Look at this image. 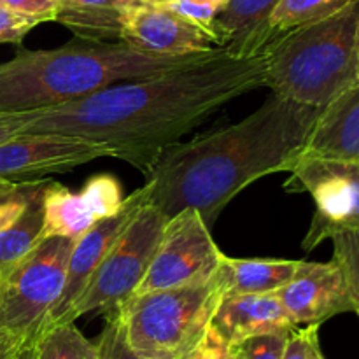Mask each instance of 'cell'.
I'll return each instance as SVG.
<instances>
[{
  "instance_id": "cell-2",
  "label": "cell",
  "mask_w": 359,
  "mask_h": 359,
  "mask_svg": "<svg viewBox=\"0 0 359 359\" xmlns=\"http://www.w3.org/2000/svg\"><path fill=\"white\" fill-rule=\"evenodd\" d=\"M319 112L272 93L242 121L172 144L146 175L147 203L165 217L195 209L212 228L242 189L293 168Z\"/></svg>"
},
{
  "instance_id": "cell-4",
  "label": "cell",
  "mask_w": 359,
  "mask_h": 359,
  "mask_svg": "<svg viewBox=\"0 0 359 359\" xmlns=\"http://www.w3.org/2000/svg\"><path fill=\"white\" fill-rule=\"evenodd\" d=\"M263 55L265 86L280 97L323 111L359 81V0L287 32Z\"/></svg>"
},
{
  "instance_id": "cell-26",
  "label": "cell",
  "mask_w": 359,
  "mask_h": 359,
  "mask_svg": "<svg viewBox=\"0 0 359 359\" xmlns=\"http://www.w3.org/2000/svg\"><path fill=\"white\" fill-rule=\"evenodd\" d=\"M105 319V326L97 339L98 358L100 359H149L142 358L130 349L126 344L125 333H123L121 321L118 318V312H109Z\"/></svg>"
},
{
  "instance_id": "cell-8",
  "label": "cell",
  "mask_w": 359,
  "mask_h": 359,
  "mask_svg": "<svg viewBox=\"0 0 359 359\" xmlns=\"http://www.w3.org/2000/svg\"><path fill=\"white\" fill-rule=\"evenodd\" d=\"M284 188L307 191L316 203L304 249L319 244L344 230H359V163L300 156L290 170Z\"/></svg>"
},
{
  "instance_id": "cell-24",
  "label": "cell",
  "mask_w": 359,
  "mask_h": 359,
  "mask_svg": "<svg viewBox=\"0 0 359 359\" xmlns=\"http://www.w3.org/2000/svg\"><path fill=\"white\" fill-rule=\"evenodd\" d=\"M333 262L340 266L353 300L354 314L359 316V230H344L332 237Z\"/></svg>"
},
{
  "instance_id": "cell-11",
  "label": "cell",
  "mask_w": 359,
  "mask_h": 359,
  "mask_svg": "<svg viewBox=\"0 0 359 359\" xmlns=\"http://www.w3.org/2000/svg\"><path fill=\"white\" fill-rule=\"evenodd\" d=\"M146 203L147 188L144 184L142 188L135 189L132 195L126 196L121 210L118 214L98 221L86 233L76 238L72 251H70L69 263H67L63 291L60 294V300L53 307L49 318L46 319L42 330L51 328V326L56 325H63V323H72L70 321V316H72L74 307H76L79 298L86 291L88 284L93 279L95 272L100 266V263L104 262L111 245L114 244L119 233L125 230L126 224L133 219V216L139 212L140 207H144Z\"/></svg>"
},
{
  "instance_id": "cell-39",
  "label": "cell",
  "mask_w": 359,
  "mask_h": 359,
  "mask_svg": "<svg viewBox=\"0 0 359 359\" xmlns=\"http://www.w3.org/2000/svg\"><path fill=\"white\" fill-rule=\"evenodd\" d=\"M20 359H27V356H25V347H23V349H21V353H20Z\"/></svg>"
},
{
  "instance_id": "cell-31",
  "label": "cell",
  "mask_w": 359,
  "mask_h": 359,
  "mask_svg": "<svg viewBox=\"0 0 359 359\" xmlns=\"http://www.w3.org/2000/svg\"><path fill=\"white\" fill-rule=\"evenodd\" d=\"M181 359H231L230 346L209 326L200 342Z\"/></svg>"
},
{
  "instance_id": "cell-40",
  "label": "cell",
  "mask_w": 359,
  "mask_h": 359,
  "mask_svg": "<svg viewBox=\"0 0 359 359\" xmlns=\"http://www.w3.org/2000/svg\"><path fill=\"white\" fill-rule=\"evenodd\" d=\"M20 353H21V351H20ZM20 353H18L16 356H14V358H11V359H20Z\"/></svg>"
},
{
  "instance_id": "cell-43",
  "label": "cell",
  "mask_w": 359,
  "mask_h": 359,
  "mask_svg": "<svg viewBox=\"0 0 359 359\" xmlns=\"http://www.w3.org/2000/svg\"><path fill=\"white\" fill-rule=\"evenodd\" d=\"M0 6H4V4H2V0H0Z\"/></svg>"
},
{
  "instance_id": "cell-30",
  "label": "cell",
  "mask_w": 359,
  "mask_h": 359,
  "mask_svg": "<svg viewBox=\"0 0 359 359\" xmlns=\"http://www.w3.org/2000/svg\"><path fill=\"white\" fill-rule=\"evenodd\" d=\"M2 4L14 13L34 18L39 23L55 21L60 7V0H2Z\"/></svg>"
},
{
  "instance_id": "cell-14",
  "label": "cell",
  "mask_w": 359,
  "mask_h": 359,
  "mask_svg": "<svg viewBox=\"0 0 359 359\" xmlns=\"http://www.w3.org/2000/svg\"><path fill=\"white\" fill-rule=\"evenodd\" d=\"M210 328L228 344L266 333H290L294 323L276 293L223 294L210 319Z\"/></svg>"
},
{
  "instance_id": "cell-1",
  "label": "cell",
  "mask_w": 359,
  "mask_h": 359,
  "mask_svg": "<svg viewBox=\"0 0 359 359\" xmlns=\"http://www.w3.org/2000/svg\"><path fill=\"white\" fill-rule=\"evenodd\" d=\"M265 83V55L231 58L223 49H214L167 72L42 109L25 133H60L102 144L111 151V158L147 175L167 147L228 102Z\"/></svg>"
},
{
  "instance_id": "cell-18",
  "label": "cell",
  "mask_w": 359,
  "mask_h": 359,
  "mask_svg": "<svg viewBox=\"0 0 359 359\" xmlns=\"http://www.w3.org/2000/svg\"><path fill=\"white\" fill-rule=\"evenodd\" d=\"M48 181H35L20 216L0 231V276L23 259L44 238V189Z\"/></svg>"
},
{
  "instance_id": "cell-32",
  "label": "cell",
  "mask_w": 359,
  "mask_h": 359,
  "mask_svg": "<svg viewBox=\"0 0 359 359\" xmlns=\"http://www.w3.org/2000/svg\"><path fill=\"white\" fill-rule=\"evenodd\" d=\"M41 111L42 109H39V111H20V112L0 111V144L27 132L30 123L37 118V114Z\"/></svg>"
},
{
  "instance_id": "cell-16",
  "label": "cell",
  "mask_w": 359,
  "mask_h": 359,
  "mask_svg": "<svg viewBox=\"0 0 359 359\" xmlns=\"http://www.w3.org/2000/svg\"><path fill=\"white\" fill-rule=\"evenodd\" d=\"M300 156L359 163V81L319 112Z\"/></svg>"
},
{
  "instance_id": "cell-7",
  "label": "cell",
  "mask_w": 359,
  "mask_h": 359,
  "mask_svg": "<svg viewBox=\"0 0 359 359\" xmlns=\"http://www.w3.org/2000/svg\"><path fill=\"white\" fill-rule=\"evenodd\" d=\"M167 221L168 217L151 203L140 207L105 255L86 291L74 307L70 321L74 323L91 312L109 314L118 311L135 294L146 277Z\"/></svg>"
},
{
  "instance_id": "cell-33",
  "label": "cell",
  "mask_w": 359,
  "mask_h": 359,
  "mask_svg": "<svg viewBox=\"0 0 359 359\" xmlns=\"http://www.w3.org/2000/svg\"><path fill=\"white\" fill-rule=\"evenodd\" d=\"M34 182L35 181L23 182V186H21V189L16 193V195L11 196V198L0 200V231H2L6 226H9V224L20 216L25 203H27V196L28 193H30V188Z\"/></svg>"
},
{
  "instance_id": "cell-36",
  "label": "cell",
  "mask_w": 359,
  "mask_h": 359,
  "mask_svg": "<svg viewBox=\"0 0 359 359\" xmlns=\"http://www.w3.org/2000/svg\"><path fill=\"white\" fill-rule=\"evenodd\" d=\"M23 182H11V181H4L0 179V200L11 198V196L16 195L18 191L21 189Z\"/></svg>"
},
{
  "instance_id": "cell-25",
  "label": "cell",
  "mask_w": 359,
  "mask_h": 359,
  "mask_svg": "<svg viewBox=\"0 0 359 359\" xmlns=\"http://www.w3.org/2000/svg\"><path fill=\"white\" fill-rule=\"evenodd\" d=\"M290 333H266V335L249 337L242 342L230 346L231 359H283L284 346Z\"/></svg>"
},
{
  "instance_id": "cell-23",
  "label": "cell",
  "mask_w": 359,
  "mask_h": 359,
  "mask_svg": "<svg viewBox=\"0 0 359 359\" xmlns=\"http://www.w3.org/2000/svg\"><path fill=\"white\" fill-rule=\"evenodd\" d=\"M88 205L93 210L98 221L111 217L121 210L125 196H123L121 182L112 174H97L86 181L81 189Z\"/></svg>"
},
{
  "instance_id": "cell-27",
  "label": "cell",
  "mask_w": 359,
  "mask_h": 359,
  "mask_svg": "<svg viewBox=\"0 0 359 359\" xmlns=\"http://www.w3.org/2000/svg\"><path fill=\"white\" fill-rule=\"evenodd\" d=\"M160 4L210 32V25H212L223 0H167V2Z\"/></svg>"
},
{
  "instance_id": "cell-29",
  "label": "cell",
  "mask_w": 359,
  "mask_h": 359,
  "mask_svg": "<svg viewBox=\"0 0 359 359\" xmlns=\"http://www.w3.org/2000/svg\"><path fill=\"white\" fill-rule=\"evenodd\" d=\"M39 21L0 6V44H21L25 35L37 27Z\"/></svg>"
},
{
  "instance_id": "cell-37",
  "label": "cell",
  "mask_w": 359,
  "mask_h": 359,
  "mask_svg": "<svg viewBox=\"0 0 359 359\" xmlns=\"http://www.w3.org/2000/svg\"><path fill=\"white\" fill-rule=\"evenodd\" d=\"M118 2L125 7H139V6H149V4H158L160 0H118Z\"/></svg>"
},
{
  "instance_id": "cell-38",
  "label": "cell",
  "mask_w": 359,
  "mask_h": 359,
  "mask_svg": "<svg viewBox=\"0 0 359 359\" xmlns=\"http://www.w3.org/2000/svg\"><path fill=\"white\" fill-rule=\"evenodd\" d=\"M312 359H326L325 354H323V351H321V346L316 347L314 354H312Z\"/></svg>"
},
{
  "instance_id": "cell-41",
  "label": "cell",
  "mask_w": 359,
  "mask_h": 359,
  "mask_svg": "<svg viewBox=\"0 0 359 359\" xmlns=\"http://www.w3.org/2000/svg\"><path fill=\"white\" fill-rule=\"evenodd\" d=\"M358 72H359V56H358Z\"/></svg>"
},
{
  "instance_id": "cell-42",
  "label": "cell",
  "mask_w": 359,
  "mask_h": 359,
  "mask_svg": "<svg viewBox=\"0 0 359 359\" xmlns=\"http://www.w3.org/2000/svg\"><path fill=\"white\" fill-rule=\"evenodd\" d=\"M160 2H167V0H160ZM160 2H158V4H160Z\"/></svg>"
},
{
  "instance_id": "cell-5",
  "label": "cell",
  "mask_w": 359,
  "mask_h": 359,
  "mask_svg": "<svg viewBox=\"0 0 359 359\" xmlns=\"http://www.w3.org/2000/svg\"><path fill=\"white\" fill-rule=\"evenodd\" d=\"M221 293L216 279L135 293L118 309L126 344L149 359H181L210 326Z\"/></svg>"
},
{
  "instance_id": "cell-19",
  "label": "cell",
  "mask_w": 359,
  "mask_h": 359,
  "mask_svg": "<svg viewBox=\"0 0 359 359\" xmlns=\"http://www.w3.org/2000/svg\"><path fill=\"white\" fill-rule=\"evenodd\" d=\"M98 219L83 193L49 182L44 189V237L79 238Z\"/></svg>"
},
{
  "instance_id": "cell-34",
  "label": "cell",
  "mask_w": 359,
  "mask_h": 359,
  "mask_svg": "<svg viewBox=\"0 0 359 359\" xmlns=\"http://www.w3.org/2000/svg\"><path fill=\"white\" fill-rule=\"evenodd\" d=\"M118 6H121L118 0H60V7H72V9H97V7Z\"/></svg>"
},
{
  "instance_id": "cell-21",
  "label": "cell",
  "mask_w": 359,
  "mask_h": 359,
  "mask_svg": "<svg viewBox=\"0 0 359 359\" xmlns=\"http://www.w3.org/2000/svg\"><path fill=\"white\" fill-rule=\"evenodd\" d=\"M126 7H97V9H72L58 7L55 21L74 32L84 41L112 42L121 41L123 16Z\"/></svg>"
},
{
  "instance_id": "cell-3",
  "label": "cell",
  "mask_w": 359,
  "mask_h": 359,
  "mask_svg": "<svg viewBox=\"0 0 359 359\" xmlns=\"http://www.w3.org/2000/svg\"><path fill=\"white\" fill-rule=\"evenodd\" d=\"M203 55L207 53L165 58L146 55L123 41L84 39L55 49L20 51L0 63V111L56 107L114 84L167 72Z\"/></svg>"
},
{
  "instance_id": "cell-35",
  "label": "cell",
  "mask_w": 359,
  "mask_h": 359,
  "mask_svg": "<svg viewBox=\"0 0 359 359\" xmlns=\"http://www.w3.org/2000/svg\"><path fill=\"white\" fill-rule=\"evenodd\" d=\"M21 349H23V346L14 337L0 330V359L14 358Z\"/></svg>"
},
{
  "instance_id": "cell-10",
  "label": "cell",
  "mask_w": 359,
  "mask_h": 359,
  "mask_svg": "<svg viewBox=\"0 0 359 359\" xmlns=\"http://www.w3.org/2000/svg\"><path fill=\"white\" fill-rule=\"evenodd\" d=\"M98 158H111L102 144L60 133H21L0 144V179L11 182L42 181Z\"/></svg>"
},
{
  "instance_id": "cell-9",
  "label": "cell",
  "mask_w": 359,
  "mask_h": 359,
  "mask_svg": "<svg viewBox=\"0 0 359 359\" xmlns=\"http://www.w3.org/2000/svg\"><path fill=\"white\" fill-rule=\"evenodd\" d=\"M223 252L198 210L184 209L168 217L146 277L135 293L210 280Z\"/></svg>"
},
{
  "instance_id": "cell-6",
  "label": "cell",
  "mask_w": 359,
  "mask_h": 359,
  "mask_svg": "<svg viewBox=\"0 0 359 359\" xmlns=\"http://www.w3.org/2000/svg\"><path fill=\"white\" fill-rule=\"evenodd\" d=\"M74 238L44 237L0 276V330L30 346L63 291Z\"/></svg>"
},
{
  "instance_id": "cell-28",
  "label": "cell",
  "mask_w": 359,
  "mask_h": 359,
  "mask_svg": "<svg viewBox=\"0 0 359 359\" xmlns=\"http://www.w3.org/2000/svg\"><path fill=\"white\" fill-rule=\"evenodd\" d=\"M319 346V326L309 325L294 328L287 335L283 359H312L314 349Z\"/></svg>"
},
{
  "instance_id": "cell-22",
  "label": "cell",
  "mask_w": 359,
  "mask_h": 359,
  "mask_svg": "<svg viewBox=\"0 0 359 359\" xmlns=\"http://www.w3.org/2000/svg\"><path fill=\"white\" fill-rule=\"evenodd\" d=\"M349 2L351 0H280L270 18V44L302 25L337 13Z\"/></svg>"
},
{
  "instance_id": "cell-13",
  "label": "cell",
  "mask_w": 359,
  "mask_h": 359,
  "mask_svg": "<svg viewBox=\"0 0 359 359\" xmlns=\"http://www.w3.org/2000/svg\"><path fill=\"white\" fill-rule=\"evenodd\" d=\"M294 326L318 325L354 312L346 279L335 262H300L293 279L276 291Z\"/></svg>"
},
{
  "instance_id": "cell-15",
  "label": "cell",
  "mask_w": 359,
  "mask_h": 359,
  "mask_svg": "<svg viewBox=\"0 0 359 359\" xmlns=\"http://www.w3.org/2000/svg\"><path fill=\"white\" fill-rule=\"evenodd\" d=\"M280 0H223L212 25L216 46L231 58H255L270 44V18Z\"/></svg>"
},
{
  "instance_id": "cell-20",
  "label": "cell",
  "mask_w": 359,
  "mask_h": 359,
  "mask_svg": "<svg viewBox=\"0 0 359 359\" xmlns=\"http://www.w3.org/2000/svg\"><path fill=\"white\" fill-rule=\"evenodd\" d=\"M27 359H100L97 342L81 333L74 323L51 326L25 347Z\"/></svg>"
},
{
  "instance_id": "cell-17",
  "label": "cell",
  "mask_w": 359,
  "mask_h": 359,
  "mask_svg": "<svg viewBox=\"0 0 359 359\" xmlns=\"http://www.w3.org/2000/svg\"><path fill=\"white\" fill-rule=\"evenodd\" d=\"M298 266V259L228 258L223 255L214 279L223 294L276 293L293 279Z\"/></svg>"
},
{
  "instance_id": "cell-12",
  "label": "cell",
  "mask_w": 359,
  "mask_h": 359,
  "mask_svg": "<svg viewBox=\"0 0 359 359\" xmlns=\"http://www.w3.org/2000/svg\"><path fill=\"white\" fill-rule=\"evenodd\" d=\"M121 41L153 56L179 58L219 49L212 34L163 4L126 7Z\"/></svg>"
}]
</instances>
